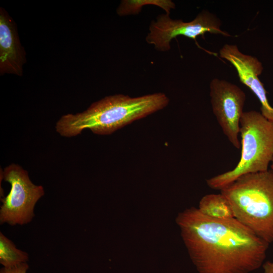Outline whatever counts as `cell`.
Masks as SVG:
<instances>
[{"mask_svg": "<svg viewBox=\"0 0 273 273\" xmlns=\"http://www.w3.org/2000/svg\"><path fill=\"white\" fill-rule=\"evenodd\" d=\"M176 223L200 273H250L263 264L269 244L235 218H212L192 207Z\"/></svg>", "mask_w": 273, "mask_h": 273, "instance_id": "6da1fadb", "label": "cell"}, {"mask_svg": "<svg viewBox=\"0 0 273 273\" xmlns=\"http://www.w3.org/2000/svg\"><path fill=\"white\" fill-rule=\"evenodd\" d=\"M169 102L162 93L134 98L121 94L110 96L94 103L82 112L62 116L56 123V129L67 138L86 129L98 134H109L163 109Z\"/></svg>", "mask_w": 273, "mask_h": 273, "instance_id": "7a4b0ae2", "label": "cell"}, {"mask_svg": "<svg viewBox=\"0 0 273 273\" xmlns=\"http://www.w3.org/2000/svg\"><path fill=\"white\" fill-rule=\"evenodd\" d=\"M235 217L264 241L273 243V171L249 173L220 191Z\"/></svg>", "mask_w": 273, "mask_h": 273, "instance_id": "3957f363", "label": "cell"}, {"mask_svg": "<svg viewBox=\"0 0 273 273\" xmlns=\"http://www.w3.org/2000/svg\"><path fill=\"white\" fill-rule=\"evenodd\" d=\"M240 126V161L233 169L206 180L213 190L221 191L241 176L268 170L273 159V121L251 110L243 112Z\"/></svg>", "mask_w": 273, "mask_h": 273, "instance_id": "277c9868", "label": "cell"}, {"mask_svg": "<svg viewBox=\"0 0 273 273\" xmlns=\"http://www.w3.org/2000/svg\"><path fill=\"white\" fill-rule=\"evenodd\" d=\"M1 175L11 188L8 195L1 199V224L13 226L31 222L35 204L44 194L43 187L34 184L27 171L15 164L6 167Z\"/></svg>", "mask_w": 273, "mask_h": 273, "instance_id": "5b68a950", "label": "cell"}, {"mask_svg": "<svg viewBox=\"0 0 273 273\" xmlns=\"http://www.w3.org/2000/svg\"><path fill=\"white\" fill-rule=\"evenodd\" d=\"M221 24L216 15L206 10L202 11L193 20L188 22L173 20L169 15L162 14L158 16L156 21L151 22L146 39L158 51H167L170 48L171 40L179 35L193 39L207 32L230 36L229 33L220 29Z\"/></svg>", "mask_w": 273, "mask_h": 273, "instance_id": "8992f818", "label": "cell"}, {"mask_svg": "<svg viewBox=\"0 0 273 273\" xmlns=\"http://www.w3.org/2000/svg\"><path fill=\"white\" fill-rule=\"evenodd\" d=\"M209 90L212 111L223 133L235 148H241L239 134L245 93L237 85L218 78L210 81Z\"/></svg>", "mask_w": 273, "mask_h": 273, "instance_id": "52a82bcc", "label": "cell"}, {"mask_svg": "<svg viewBox=\"0 0 273 273\" xmlns=\"http://www.w3.org/2000/svg\"><path fill=\"white\" fill-rule=\"evenodd\" d=\"M219 56L229 62L236 69L240 81L248 87L261 104V113L273 121V107L268 102L267 92L259 76L263 67L256 57L242 53L235 44H224L219 51Z\"/></svg>", "mask_w": 273, "mask_h": 273, "instance_id": "ba28073f", "label": "cell"}, {"mask_svg": "<svg viewBox=\"0 0 273 273\" xmlns=\"http://www.w3.org/2000/svg\"><path fill=\"white\" fill-rule=\"evenodd\" d=\"M26 62L23 50L14 21L3 9L0 10V73L23 74Z\"/></svg>", "mask_w": 273, "mask_h": 273, "instance_id": "9c48e42d", "label": "cell"}, {"mask_svg": "<svg viewBox=\"0 0 273 273\" xmlns=\"http://www.w3.org/2000/svg\"><path fill=\"white\" fill-rule=\"evenodd\" d=\"M198 209L204 215L212 218L228 219L235 218L230 202L220 193L203 196L199 202Z\"/></svg>", "mask_w": 273, "mask_h": 273, "instance_id": "30bf717a", "label": "cell"}, {"mask_svg": "<svg viewBox=\"0 0 273 273\" xmlns=\"http://www.w3.org/2000/svg\"><path fill=\"white\" fill-rule=\"evenodd\" d=\"M28 260V254L16 248L14 243L0 233V263L4 267H13Z\"/></svg>", "mask_w": 273, "mask_h": 273, "instance_id": "8fae6325", "label": "cell"}, {"mask_svg": "<svg viewBox=\"0 0 273 273\" xmlns=\"http://www.w3.org/2000/svg\"><path fill=\"white\" fill-rule=\"evenodd\" d=\"M145 5L158 6L169 15L171 9H174L175 4L170 0H124L122 1L117 9L118 15L122 16L139 14Z\"/></svg>", "mask_w": 273, "mask_h": 273, "instance_id": "7c38bea8", "label": "cell"}, {"mask_svg": "<svg viewBox=\"0 0 273 273\" xmlns=\"http://www.w3.org/2000/svg\"><path fill=\"white\" fill-rule=\"evenodd\" d=\"M29 265L24 262L10 267H4L1 269L0 273H26Z\"/></svg>", "mask_w": 273, "mask_h": 273, "instance_id": "4fadbf2b", "label": "cell"}, {"mask_svg": "<svg viewBox=\"0 0 273 273\" xmlns=\"http://www.w3.org/2000/svg\"><path fill=\"white\" fill-rule=\"evenodd\" d=\"M263 273H273V262L267 261L262 264Z\"/></svg>", "mask_w": 273, "mask_h": 273, "instance_id": "5bb4252c", "label": "cell"}, {"mask_svg": "<svg viewBox=\"0 0 273 273\" xmlns=\"http://www.w3.org/2000/svg\"><path fill=\"white\" fill-rule=\"evenodd\" d=\"M270 169L273 171V159L270 163Z\"/></svg>", "mask_w": 273, "mask_h": 273, "instance_id": "9a60e30c", "label": "cell"}]
</instances>
